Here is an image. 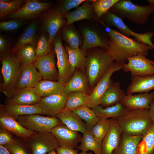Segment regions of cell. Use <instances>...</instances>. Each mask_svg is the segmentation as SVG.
<instances>
[{"label": "cell", "instance_id": "obj_1", "mask_svg": "<svg viewBox=\"0 0 154 154\" xmlns=\"http://www.w3.org/2000/svg\"><path fill=\"white\" fill-rule=\"evenodd\" d=\"M104 25L110 37L107 51L116 62L122 64L126 63L128 58L140 53L146 56L149 54L148 50L153 49Z\"/></svg>", "mask_w": 154, "mask_h": 154}, {"label": "cell", "instance_id": "obj_2", "mask_svg": "<svg viewBox=\"0 0 154 154\" xmlns=\"http://www.w3.org/2000/svg\"><path fill=\"white\" fill-rule=\"evenodd\" d=\"M122 133L129 136H143L153 123L149 109L130 110L117 119Z\"/></svg>", "mask_w": 154, "mask_h": 154}, {"label": "cell", "instance_id": "obj_3", "mask_svg": "<svg viewBox=\"0 0 154 154\" xmlns=\"http://www.w3.org/2000/svg\"><path fill=\"white\" fill-rule=\"evenodd\" d=\"M147 1L148 5H140L130 0H120L112 7L114 11L113 13L122 19L126 18L133 22L144 24L154 11V0Z\"/></svg>", "mask_w": 154, "mask_h": 154}, {"label": "cell", "instance_id": "obj_4", "mask_svg": "<svg viewBox=\"0 0 154 154\" xmlns=\"http://www.w3.org/2000/svg\"><path fill=\"white\" fill-rule=\"evenodd\" d=\"M107 51L97 50L86 56V68L90 87L94 88L114 63Z\"/></svg>", "mask_w": 154, "mask_h": 154}, {"label": "cell", "instance_id": "obj_5", "mask_svg": "<svg viewBox=\"0 0 154 154\" xmlns=\"http://www.w3.org/2000/svg\"><path fill=\"white\" fill-rule=\"evenodd\" d=\"M1 61V70L3 79L1 90L7 97L15 90L21 75V64L14 56H6Z\"/></svg>", "mask_w": 154, "mask_h": 154}, {"label": "cell", "instance_id": "obj_6", "mask_svg": "<svg viewBox=\"0 0 154 154\" xmlns=\"http://www.w3.org/2000/svg\"><path fill=\"white\" fill-rule=\"evenodd\" d=\"M16 119L26 129L38 133L50 132L54 127L62 124L56 117L44 116L39 114L20 116Z\"/></svg>", "mask_w": 154, "mask_h": 154}, {"label": "cell", "instance_id": "obj_7", "mask_svg": "<svg viewBox=\"0 0 154 154\" xmlns=\"http://www.w3.org/2000/svg\"><path fill=\"white\" fill-rule=\"evenodd\" d=\"M123 67L122 64L117 62L112 64L89 94L88 107L93 109L99 105L103 94L113 82L111 79L112 74Z\"/></svg>", "mask_w": 154, "mask_h": 154}, {"label": "cell", "instance_id": "obj_8", "mask_svg": "<svg viewBox=\"0 0 154 154\" xmlns=\"http://www.w3.org/2000/svg\"><path fill=\"white\" fill-rule=\"evenodd\" d=\"M53 42L57 59V81L65 84L71 78L74 72L72 70L68 52L65 48L62 46L60 38L56 37Z\"/></svg>", "mask_w": 154, "mask_h": 154}, {"label": "cell", "instance_id": "obj_9", "mask_svg": "<svg viewBox=\"0 0 154 154\" xmlns=\"http://www.w3.org/2000/svg\"><path fill=\"white\" fill-rule=\"evenodd\" d=\"M27 139L32 154H46L59 146L50 132H36Z\"/></svg>", "mask_w": 154, "mask_h": 154}, {"label": "cell", "instance_id": "obj_10", "mask_svg": "<svg viewBox=\"0 0 154 154\" xmlns=\"http://www.w3.org/2000/svg\"><path fill=\"white\" fill-rule=\"evenodd\" d=\"M127 63L122 64V69L131 75L144 76L154 75V61L140 53L128 58Z\"/></svg>", "mask_w": 154, "mask_h": 154}, {"label": "cell", "instance_id": "obj_11", "mask_svg": "<svg viewBox=\"0 0 154 154\" xmlns=\"http://www.w3.org/2000/svg\"><path fill=\"white\" fill-rule=\"evenodd\" d=\"M105 19L108 23L118 29L123 34L126 36H133L137 41L147 45L154 48V45L151 40L154 32H148L143 33H135L124 23L121 18L112 13H108L105 17Z\"/></svg>", "mask_w": 154, "mask_h": 154}, {"label": "cell", "instance_id": "obj_12", "mask_svg": "<svg viewBox=\"0 0 154 154\" xmlns=\"http://www.w3.org/2000/svg\"><path fill=\"white\" fill-rule=\"evenodd\" d=\"M68 94L64 93L41 98L37 104L44 114L56 117L65 108Z\"/></svg>", "mask_w": 154, "mask_h": 154}, {"label": "cell", "instance_id": "obj_13", "mask_svg": "<svg viewBox=\"0 0 154 154\" xmlns=\"http://www.w3.org/2000/svg\"><path fill=\"white\" fill-rule=\"evenodd\" d=\"M50 132L56 139L59 146L77 148L82 138L78 132L70 129L62 123L54 127Z\"/></svg>", "mask_w": 154, "mask_h": 154}, {"label": "cell", "instance_id": "obj_14", "mask_svg": "<svg viewBox=\"0 0 154 154\" xmlns=\"http://www.w3.org/2000/svg\"><path fill=\"white\" fill-rule=\"evenodd\" d=\"M0 125L10 133L24 139H27L37 132L24 128L6 111L2 105L0 106Z\"/></svg>", "mask_w": 154, "mask_h": 154}, {"label": "cell", "instance_id": "obj_15", "mask_svg": "<svg viewBox=\"0 0 154 154\" xmlns=\"http://www.w3.org/2000/svg\"><path fill=\"white\" fill-rule=\"evenodd\" d=\"M50 4L36 0H28L24 5L16 12L8 15L9 19H19L23 20L33 18L49 8Z\"/></svg>", "mask_w": 154, "mask_h": 154}, {"label": "cell", "instance_id": "obj_16", "mask_svg": "<svg viewBox=\"0 0 154 154\" xmlns=\"http://www.w3.org/2000/svg\"><path fill=\"white\" fill-rule=\"evenodd\" d=\"M109 130L102 141V154H112L118 146L122 131L117 119H110Z\"/></svg>", "mask_w": 154, "mask_h": 154}, {"label": "cell", "instance_id": "obj_17", "mask_svg": "<svg viewBox=\"0 0 154 154\" xmlns=\"http://www.w3.org/2000/svg\"><path fill=\"white\" fill-rule=\"evenodd\" d=\"M33 64L38 70L44 80H58V71L55 65V54L53 52L35 60Z\"/></svg>", "mask_w": 154, "mask_h": 154}, {"label": "cell", "instance_id": "obj_18", "mask_svg": "<svg viewBox=\"0 0 154 154\" xmlns=\"http://www.w3.org/2000/svg\"><path fill=\"white\" fill-rule=\"evenodd\" d=\"M41 98L33 88L28 87L16 89L7 97V104L22 105L37 104Z\"/></svg>", "mask_w": 154, "mask_h": 154}, {"label": "cell", "instance_id": "obj_19", "mask_svg": "<svg viewBox=\"0 0 154 154\" xmlns=\"http://www.w3.org/2000/svg\"><path fill=\"white\" fill-rule=\"evenodd\" d=\"M42 79L41 75L33 63L27 64H21V75L15 90L34 88Z\"/></svg>", "mask_w": 154, "mask_h": 154}, {"label": "cell", "instance_id": "obj_20", "mask_svg": "<svg viewBox=\"0 0 154 154\" xmlns=\"http://www.w3.org/2000/svg\"><path fill=\"white\" fill-rule=\"evenodd\" d=\"M154 101V92H145L136 95L127 94L120 103L130 110L149 109Z\"/></svg>", "mask_w": 154, "mask_h": 154}, {"label": "cell", "instance_id": "obj_21", "mask_svg": "<svg viewBox=\"0 0 154 154\" xmlns=\"http://www.w3.org/2000/svg\"><path fill=\"white\" fill-rule=\"evenodd\" d=\"M63 15L60 10L58 9L49 13L43 21V29L48 32L49 41L51 44L59 30L64 24Z\"/></svg>", "mask_w": 154, "mask_h": 154}, {"label": "cell", "instance_id": "obj_22", "mask_svg": "<svg viewBox=\"0 0 154 154\" xmlns=\"http://www.w3.org/2000/svg\"><path fill=\"white\" fill-rule=\"evenodd\" d=\"M89 85L86 74L81 70H75L72 77L65 84L64 93L67 94L75 92L88 93Z\"/></svg>", "mask_w": 154, "mask_h": 154}, {"label": "cell", "instance_id": "obj_23", "mask_svg": "<svg viewBox=\"0 0 154 154\" xmlns=\"http://www.w3.org/2000/svg\"><path fill=\"white\" fill-rule=\"evenodd\" d=\"M126 95L119 82H113L103 94L99 105L107 107L115 105L121 103Z\"/></svg>", "mask_w": 154, "mask_h": 154}, {"label": "cell", "instance_id": "obj_24", "mask_svg": "<svg viewBox=\"0 0 154 154\" xmlns=\"http://www.w3.org/2000/svg\"><path fill=\"white\" fill-rule=\"evenodd\" d=\"M131 80L127 89V94L148 92L154 89V75L144 76L131 75Z\"/></svg>", "mask_w": 154, "mask_h": 154}, {"label": "cell", "instance_id": "obj_25", "mask_svg": "<svg viewBox=\"0 0 154 154\" xmlns=\"http://www.w3.org/2000/svg\"><path fill=\"white\" fill-rule=\"evenodd\" d=\"M70 129L84 133L87 130L85 123L72 110H63L56 117Z\"/></svg>", "mask_w": 154, "mask_h": 154}, {"label": "cell", "instance_id": "obj_26", "mask_svg": "<svg viewBox=\"0 0 154 154\" xmlns=\"http://www.w3.org/2000/svg\"><path fill=\"white\" fill-rule=\"evenodd\" d=\"M143 137L129 136L122 133L118 146L112 154H137V147Z\"/></svg>", "mask_w": 154, "mask_h": 154}, {"label": "cell", "instance_id": "obj_27", "mask_svg": "<svg viewBox=\"0 0 154 154\" xmlns=\"http://www.w3.org/2000/svg\"><path fill=\"white\" fill-rule=\"evenodd\" d=\"M65 85L58 81L43 80L37 83L33 88L36 92L43 98L64 93Z\"/></svg>", "mask_w": 154, "mask_h": 154}, {"label": "cell", "instance_id": "obj_28", "mask_svg": "<svg viewBox=\"0 0 154 154\" xmlns=\"http://www.w3.org/2000/svg\"><path fill=\"white\" fill-rule=\"evenodd\" d=\"M100 118H114L117 119L125 115L130 110L121 103L103 108L100 105L92 109Z\"/></svg>", "mask_w": 154, "mask_h": 154}, {"label": "cell", "instance_id": "obj_29", "mask_svg": "<svg viewBox=\"0 0 154 154\" xmlns=\"http://www.w3.org/2000/svg\"><path fill=\"white\" fill-rule=\"evenodd\" d=\"M3 106L6 111L16 119L20 116L44 114L37 104L27 105L7 104Z\"/></svg>", "mask_w": 154, "mask_h": 154}, {"label": "cell", "instance_id": "obj_30", "mask_svg": "<svg viewBox=\"0 0 154 154\" xmlns=\"http://www.w3.org/2000/svg\"><path fill=\"white\" fill-rule=\"evenodd\" d=\"M102 141L96 138L90 131L87 130L84 133L80 144L77 148L82 151H90L95 154H102Z\"/></svg>", "mask_w": 154, "mask_h": 154}, {"label": "cell", "instance_id": "obj_31", "mask_svg": "<svg viewBox=\"0 0 154 154\" xmlns=\"http://www.w3.org/2000/svg\"><path fill=\"white\" fill-rule=\"evenodd\" d=\"M84 40L82 49L86 50L94 47H100L108 49V44L96 32L88 28L82 31Z\"/></svg>", "mask_w": 154, "mask_h": 154}, {"label": "cell", "instance_id": "obj_32", "mask_svg": "<svg viewBox=\"0 0 154 154\" xmlns=\"http://www.w3.org/2000/svg\"><path fill=\"white\" fill-rule=\"evenodd\" d=\"M65 48L68 52L69 62L73 71L77 68L83 69L86 68V53L82 49H73L67 45Z\"/></svg>", "mask_w": 154, "mask_h": 154}, {"label": "cell", "instance_id": "obj_33", "mask_svg": "<svg viewBox=\"0 0 154 154\" xmlns=\"http://www.w3.org/2000/svg\"><path fill=\"white\" fill-rule=\"evenodd\" d=\"M89 98V94L85 92H75L70 93L68 94L63 110H72L81 106H88Z\"/></svg>", "mask_w": 154, "mask_h": 154}, {"label": "cell", "instance_id": "obj_34", "mask_svg": "<svg viewBox=\"0 0 154 154\" xmlns=\"http://www.w3.org/2000/svg\"><path fill=\"white\" fill-rule=\"evenodd\" d=\"M37 26L36 22H33L27 27L12 49L15 52L19 48L28 45L35 46Z\"/></svg>", "mask_w": 154, "mask_h": 154}, {"label": "cell", "instance_id": "obj_35", "mask_svg": "<svg viewBox=\"0 0 154 154\" xmlns=\"http://www.w3.org/2000/svg\"><path fill=\"white\" fill-rule=\"evenodd\" d=\"M137 152V154H154V123L143 136Z\"/></svg>", "mask_w": 154, "mask_h": 154}, {"label": "cell", "instance_id": "obj_36", "mask_svg": "<svg viewBox=\"0 0 154 154\" xmlns=\"http://www.w3.org/2000/svg\"><path fill=\"white\" fill-rule=\"evenodd\" d=\"M72 110L85 122L87 130L91 131L100 119L94 110L88 106H81Z\"/></svg>", "mask_w": 154, "mask_h": 154}, {"label": "cell", "instance_id": "obj_37", "mask_svg": "<svg viewBox=\"0 0 154 154\" xmlns=\"http://www.w3.org/2000/svg\"><path fill=\"white\" fill-rule=\"evenodd\" d=\"M92 10L91 6L88 3H85L74 11L65 13L64 16L67 19V25L89 19L90 17Z\"/></svg>", "mask_w": 154, "mask_h": 154}, {"label": "cell", "instance_id": "obj_38", "mask_svg": "<svg viewBox=\"0 0 154 154\" xmlns=\"http://www.w3.org/2000/svg\"><path fill=\"white\" fill-rule=\"evenodd\" d=\"M15 56L21 64L33 63L36 59L35 46L30 44L23 46L16 50Z\"/></svg>", "mask_w": 154, "mask_h": 154}, {"label": "cell", "instance_id": "obj_39", "mask_svg": "<svg viewBox=\"0 0 154 154\" xmlns=\"http://www.w3.org/2000/svg\"><path fill=\"white\" fill-rule=\"evenodd\" d=\"M110 124V119L100 118L91 132L96 138L102 141L109 130Z\"/></svg>", "mask_w": 154, "mask_h": 154}, {"label": "cell", "instance_id": "obj_40", "mask_svg": "<svg viewBox=\"0 0 154 154\" xmlns=\"http://www.w3.org/2000/svg\"><path fill=\"white\" fill-rule=\"evenodd\" d=\"M21 0H14L4 2L0 1V17L3 18L17 11L23 3Z\"/></svg>", "mask_w": 154, "mask_h": 154}, {"label": "cell", "instance_id": "obj_41", "mask_svg": "<svg viewBox=\"0 0 154 154\" xmlns=\"http://www.w3.org/2000/svg\"><path fill=\"white\" fill-rule=\"evenodd\" d=\"M120 0H98L94 1L93 7L97 16L99 17L106 14L111 7Z\"/></svg>", "mask_w": 154, "mask_h": 154}, {"label": "cell", "instance_id": "obj_42", "mask_svg": "<svg viewBox=\"0 0 154 154\" xmlns=\"http://www.w3.org/2000/svg\"><path fill=\"white\" fill-rule=\"evenodd\" d=\"M36 59H38L52 52L51 44L44 35L40 37L35 48Z\"/></svg>", "mask_w": 154, "mask_h": 154}, {"label": "cell", "instance_id": "obj_43", "mask_svg": "<svg viewBox=\"0 0 154 154\" xmlns=\"http://www.w3.org/2000/svg\"><path fill=\"white\" fill-rule=\"evenodd\" d=\"M11 154H32L29 146H26L14 139L4 145Z\"/></svg>", "mask_w": 154, "mask_h": 154}, {"label": "cell", "instance_id": "obj_44", "mask_svg": "<svg viewBox=\"0 0 154 154\" xmlns=\"http://www.w3.org/2000/svg\"><path fill=\"white\" fill-rule=\"evenodd\" d=\"M63 38L70 48L73 49L79 48L80 45V39L76 33L73 30L68 29L63 32Z\"/></svg>", "mask_w": 154, "mask_h": 154}, {"label": "cell", "instance_id": "obj_45", "mask_svg": "<svg viewBox=\"0 0 154 154\" xmlns=\"http://www.w3.org/2000/svg\"><path fill=\"white\" fill-rule=\"evenodd\" d=\"M84 0H66L63 1L60 9L62 14L76 7Z\"/></svg>", "mask_w": 154, "mask_h": 154}, {"label": "cell", "instance_id": "obj_46", "mask_svg": "<svg viewBox=\"0 0 154 154\" xmlns=\"http://www.w3.org/2000/svg\"><path fill=\"white\" fill-rule=\"evenodd\" d=\"M22 24L21 22L15 20L2 21L0 23V29L3 31H13L19 28Z\"/></svg>", "mask_w": 154, "mask_h": 154}, {"label": "cell", "instance_id": "obj_47", "mask_svg": "<svg viewBox=\"0 0 154 154\" xmlns=\"http://www.w3.org/2000/svg\"><path fill=\"white\" fill-rule=\"evenodd\" d=\"M11 133L2 127L0 128V145L4 146L13 140Z\"/></svg>", "mask_w": 154, "mask_h": 154}, {"label": "cell", "instance_id": "obj_48", "mask_svg": "<svg viewBox=\"0 0 154 154\" xmlns=\"http://www.w3.org/2000/svg\"><path fill=\"white\" fill-rule=\"evenodd\" d=\"M57 154H78L77 150L68 147L59 146L55 150Z\"/></svg>", "mask_w": 154, "mask_h": 154}, {"label": "cell", "instance_id": "obj_49", "mask_svg": "<svg viewBox=\"0 0 154 154\" xmlns=\"http://www.w3.org/2000/svg\"><path fill=\"white\" fill-rule=\"evenodd\" d=\"M6 42L5 39L0 36V51L3 52L5 49Z\"/></svg>", "mask_w": 154, "mask_h": 154}, {"label": "cell", "instance_id": "obj_50", "mask_svg": "<svg viewBox=\"0 0 154 154\" xmlns=\"http://www.w3.org/2000/svg\"><path fill=\"white\" fill-rule=\"evenodd\" d=\"M149 109L150 115L154 123V101L150 104Z\"/></svg>", "mask_w": 154, "mask_h": 154}, {"label": "cell", "instance_id": "obj_51", "mask_svg": "<svg viewBox=\"0 0 154 154\" xmlns=\"http://www.w3.org/2000/svg\"><path fill=\"white\" fill-rule=\"evenodd\" d=\"M0 154H11L4 146L0 145Z\"/></svg>", "mask_w": 154, "mask_h": 154}, {"label": "cell", "instance_id": "obj_52", "mask_svg": "<svg viewBox=\"0 0 154 154\" xmlns=\"http://www.w3.org/2000/svg\"><path fill=\"white\" fill-rule=\"evenodd\" d=\"M78 154H93L91 152H85L84 151H82V152L79 153H78Z\"/></svg>", "mask_w": 154, "mask_h": 154}, {"label": "cell", "instance_id": "obj_53", "mask_svg": "<svg viewBox=\"0 0 154 154\" xmlns=\"http://www.w3.org/2000/svg\"><path fill=\"white\" fill-rule=\"evenodd\" d=\"M55 150H53L46 154H57Z\"/></svg>", "mask_w": 154, "mask_h": 154}]
</instances>
